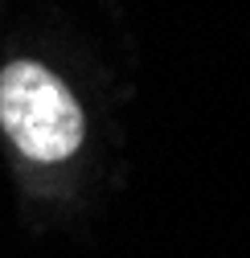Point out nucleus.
<instances>
[{"instance_id": "obj_1", "label": "nucleus", "mask_w": 250, "mask_h": 258, "mask_svg": "<svg viewBox=\"0 0 250 258\" xmlns=\"http://www.w3.org/2000/svg\"><path fill=\"white\" fill-rule=\"evenodd\" d=\"M0 127L37 164H57L74 156L86 136L74 94L37 61H9L0 70Z\"/></svg>"}]
</instances>
